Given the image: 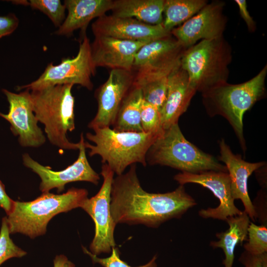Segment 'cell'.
Returning a JSON list of instances; mask_svg holds the SVG:
<instances>
[{
  "label": "cell",
  "instance_id": "6da1fadb",
  "mask_svg": "<svg viewBox=\"0 0 267 267\" xmlns=\"http://www.w3.org/2000/svg\"><path fill=\"white\" fill-rule=\"evenodd\" d=\"M196 205L183 185L164 193L146 192L140 184L135 164L112 181L110 212L116 224L156 228L168 220L180 218Z\"/></svg>",
  "mask_w": 267,
  "mask_h": 267
},
{
  "label": "cell",
  "instance_id": "7a4b0ae2",
  "mask_svg": "<svg viewBox=\"0 0 267 267\" xmlns=\"http://www.w3.org/2000/svg\"><path fill=\"white\" fill-rule=\"evenodd\" d=\"M266 65L255 77L239 84L227 82L202 93V102L211 117L220 115L230 124L244 152L246 150L243 135V116L265 95Z\"/></svg>",
  "mask_w": 267,
  "mask_h": 267
},
{
  "label": "cell",
  "instance_id": "3957f363",
  "mask_svg": "<svg viewBox=\"0 0 267 267\" xmlns=\"http://www.w3.org/2000/svg\"><path fill=\"white\" fill-rule=\"evenodd\" d=\"M88 192L72 187L66 192L55 194L45 192L33 201H14L6 217L10 234L21 233L31 238L46 233L48 222L55 216L81 207Z\"/></svg>",
  "mask_w": 267,
  "mask_h": 267
},
{
  "label": "cell",
  "instance_id": "277c9868",
  "mask_svg": "<svg viewBox=\"0 0 267 267\" xmlns=\"http://www.w3.org/2000/svg\"><path fill=\"white\" fill-rule=\"evenodd\" d=\"M93 134L88 133L85 147L91 157L98 155L103 164H107L117 176L124 173L129 166L135 163L146 166L147 152L159 136L144 132H122L110 127L95 128Z\"/></svg>",
  "mask_w": 267,
  "mask_h": 267
},
{
  "label": "cell",
  "instance_id": "5b68a950",
  "mask_svg": "<svg viewBox=\"0 0 267 267\" xmlns=\"http://www.w3.org/2000/svg\"><path fill=\"white\" fill-rule=\"evenodd\" d=\"M73 86L57 85L30 91L37 120L44 125L49 142L61 149L77 150L80 146V141L72 142L67 136L75 129Z\"/></svg>",
  "mask_w": 267,
  "mask_h": 267
},
{
  "label": "cell",
  "instance_id": "8992f818",
  "mask_svg": "<svg viewBox=\"0 0 267 267\" xmlns=\"http://www.w3.org/2000/svg\"><path fill=\"white\" fill-rule=\"evenodd\" d=\"M231 49L223 36L201 40L186 48L180 66L187 73L191 86L201 93L227 82Z\"/></svg>",
  "mask_w": 267,
  "mask_h": 267
},
{
  "label": "cell",
  "instance_id": "52a82bcc",
  "mask_svg": "<svg viewBox=\"0 0 267 267\" xmlns=\"http://www.w3.org/2000/svg\"><path fill=\"white\" fill-rule=\"evenodd\" d=\"M146 160L150 165L168 166L182 172H227L225 166L213 156L187 140L178 123L165 130L156 138L147 152Z\"/></svg>",
  "mask_w": 267,
  "mask_h": 267
},
{
  "label": "cell",
  "instance_id": "ba28073f",
  "mask_svg": "<svg viewBox=\"0 0 267 267\" xmlns=\"http://www.w3.org/2000/svg\"><path fill=\"white\" fill-rule=\"evenodd\" d=\"M185 49L172 35L142 46L134 57V84L140 86L151 81L168 77L180 66Z\"/></svg>",
  "mask_w": 267,
  "mask_h": 267
},
{
  "label": "cell",
  "instance_id": "9c48e42d",
  "mask_svg": "<svg viewBox=\"0 0 267 267\" xmlns=\"http://www.w3.org/2000/svg\"><path fill=\"white\" fill-rule=\"evenodd\" d=\"M95 69L89 40L85 35L75 57L63 58L58 65L49 63L37 80L26 85L18 86L17 89L31 91L57 85L78 84L91 90L93 85L91 78L95 75Z\"/></svg>",
  "mask_w": 267,
  "mask_h": 267
},
{
  "label": "cell",
  "instance_id": "30bf717a",
  "mask_svg": "<svg viewBox=\"0 0 267 267\" xmlns=\"http://www.w3.org/2000/svg\"><path fill=\"white\" fill-rule=\"evenodd\" d=\"M103 178L99 191L90 198H87L81 208L92 219L95 234L90 244V252L96 256L111 252L115 247L114 230L117 224L110 212L111 193L114 173L107 164H103L100 172Z\"/></svg>",
  "mask_w": 267,
  "mask_h": 267
},
{
  "label": "cell",
  "instance_id": "8fae6325",
  "mask_svg": "<svg viewBox=\"0 0 267 267\" xmlns=\"http://www.w3.org/2000/svg\"><path fill=\"white\" fill-rule=\"evenodd\" d=\"M79 154L77 159L66 169L59 171L51 170L33 159L28 153L22 156L23 164L37 174L41 179L40 190L43 192H49L56 188L58 193L63 191L68 183L75 181H88L97 185L100 179L99 175L89 164L86 154L83 134L80 137Z\"/></svg>",
  "mask_w": 267,
  "mask_h": 267
},
{
  "label": "cell",
  "instance_id": "7c38bea8",
  "mask_svg": "<svg viewBox=\"0 0 267 267\" xmlns=\"http://www.w3.org/2000/svg\"><path fill=\"white\" fill-rule=\"evenodd\" d=\"M9 103L7 114L0 112V116L10 124L13 134L18 136V141L23 147H38L45 142V137L38 126L33 110L30 90L16 93L3 89Z\"/></svg>",
  "mask_w": 267,
  "mask_h": 267
},
{
  "label": "cell",
  "instance_id": "4fadbf2b",
  "mask_svg": "<svg viewBox=\"0 0 267 267\" xmlns=\"http://www.w3.org/2000/svg\"><path fill=\"white\" fill-rule=\"evenodd\" d=\"M225 3L216 0L205 5L197 14L171 32L185 49L199 40L223 36L226 18L223 13Z\"/></svg>",
  "mask_w": 267,
  "mask_h": 267
},
{
  "label": "cell",
  "instance_id": "5bb4252c",
  "mask_svg": "<svg viewBox=\"0 0 267 267\" xmlns=\"http://www.w3.org/2000/svg\"><path fill=\"white\" fill-rule=\"evenodd\" d=\"M180 185L193 183L211 190L220 204L216 208L201 209L199 215L204 219L212 218L225 221L229 217L241 214L242 211L236 207L230 190V178L227 172L208 171L198 174L179 173L174 178Z\"/></svg>",
  "mask_w": 267,
  "mask_h": 267
},
{
  "label": "cell",
  "instance_id": "9a60e30c",
  "mask_svg": "<svg viewBox=\"0 0 267 267\" xmlns=\"http://www.w3.org/2000/svg\"><path fill=\"white\" fill-rule=\"evenodd\" d=\"M132 71L112 69L107 81L96 91V114L88 125L94 129L110 127L114 123L123 101L133 86Z\"/></svg>",
  "mask_w": 267,
  "mask_h": 267
},
{
  "label": "cell",
  "instance_id": "2e32d148",
  "mask_svg": "<svg viewBox=\"0 0 267 267\" xmlns=\"http://www.w3.org/2000/svg\"><path fill=\"white\" fill-rule=\"evenodd\" d=\"M95 36H106L128 41H152L171 35L162 24L150 25L135 18L106 14L98 18L91 25Z\"/></svg>",
  "mask_w": 267,
  "mask_h": 267
},
{
  "label": "cell",
  "instance_id": "e0dca14e",
  "mask_svg": "<svg viewBox=\"0 0 267 267\" xmlns=\"http://www.w3.org/2000/svg\"><path fill=\"white\" fill-rule=\"evenodd\" d=\"M219 159L223 163L227 169L232 197L234 200L240 199L242 201L244 211L250 219L255 222L258 216L248 194L247 182L252 174L265 166L266 163L265 161L250 163L243 160L240 155L232 152L223 139L219 141Z\"/></svg>",
  "mask_w": 267,
  "mask_h": 267
},
{
  "label": "cell",
  "instance_id": "ac0fdd59",
  "mask_svg": "<svg viewBox=\"0 0 267 267\" xmlns=\"http://www.w3.org/2000/svg\"><path fill=\"white\" fill-rule=\"evenodd\" d=\"M150 42L95 36L90 44L93 64L95 68L107 67L112 69L132 71L136 53L142 46Z\"/></svg>",
  "mask_w": 267,
  "mask_h": 267
},
{
  "label": "cell",
  "instance_id": "d6986e66",
  "mask_svg": "<svg viewBox=\"0 0 267 267\" xmlns=\"http://www.w3.org/2000/svg\"><path fill=\"white\" fill-rule=\"evenodd\" d=\"M196 92L189 83L187 73L180 66L169 75L166 99L160 111L164 130L178 123Z\"/></svg>",
  "mask_w": 267,
  "mask_h": 267
},
{
  "label": "cell",
  "instance_id": "ffe728a7",
  "mask_svg": "<svg viewBox=\"0 0 267 267\" xmlns=\"http://www.w3.org/2000/svg\"><path fill=\"white\" fill-rule=\"evenodd\" d=\"M112 0H65L64 5L68 14L62 25L55 32L60 36H69L76 30L81 29L83 37L91 20L99 18L111 10Z\"/></svg>",
  "mask_w": 267,
  "mask_h": 267
},
{
  "label": "cell",
  "instance_id": "44dd1931",
  "mask_svg": "<svg viewBox=\"0 0 267 267\" xmlns=\"http://www.w3.org/2000/svg\"><path fill=\"white\" fill-rule=\"evenodd\" d=\"M225 221L228 228L225 231L217 233L216 235L219 240L211 241L210 245L213 248H222L224 254L222 262L224 267H232L235 248L247 241L250 221L247 214L242 211L239 215L228 217Z\"/></svg>",
  "mask_w": 267,
  "mask_h": 267
},
{
  "label": "cell",
  "instance_id": "7402d4cb",
  "mask_svg": "<svg viewBox=\"0 0 267 267\" xmlns=\"http://www.w3.org/2000/svg\"><path fill=\"white\" fill-rule=\"evenodd\" d=\"M165 0H113L112 15L135 18L150 25L162 24Z\"/></svg>",
  "mask_w": 267,
  "mask_h": 267
},
{
  "label": "cell",
  "instance_id": "603a6c76",
  "mask_svg": "<svg viewBox=\"0 0 267 267\" xmlns=\"http://www.w3.org/2000/svg\"><path fill=\"white\" fill-rule=\"evenodd\" d=\"M142 101L140 88L133 84L122 102L112 129L122 132H143L140 120Z\"/></svg>",
  "mask_w": 267,
  "mask_h": 267
},
{
  "label": "cell",
  "instance_id": "cb8c5ba5",
  "mask_svg": "<svg viewBox=\"0 0 267 267\" xmlns=\"http://www.w3.org/2000/svg\"><path fill=\"white\" fill-rule=\"evenodd\" d=\"M208 2L205 0H165L163 26L171 32L176 26L197 14Z\"/></svg>",
  "mask_w": 267,
  "mask_h": 267
},
{
  "label": "cell",
  "instance_id": "d4e9b609",
  "mask_svg": "<svg viewBox=\"0 0 267 267\" xmlns=\"http://www.w3.org/2000/svg\"><path fill=\"white\" fill-rule=\"evenodd\" d=\"M138 87L141 90L143 99L160 111L166 99L168 77L151 81Z\"/></svg>",
  "mask_w": 267,
  "mask_h": 267
},
{
  "label": "cell",
  "instance_id": "484cf974",
  "mask_svg": "<svg viewBox=\"0 0 267 267\" xmlns=\"http://www.w3.org/2000/svg\"><path fill=\"white\" fill-rule=\"evenodd\" d=\"M247 241L243 245L245 251L253 255L267 253V224L258 225L250 222Z\"/></svg>",
  "mask_w": 267,
  "mask_h": 267
},
{
  "label": "cell",
  "instance_id": "4316f807",
  "mask_svg": "<svg viewBox=\"0 0 267 267\" xmlns=\"http://www.w3.org/2000/svg\"><path fill=\"white\" fill-rule=\"evenodd\" d=\"M141 125L143 132L160 136L164 130L160 111L143 99L140 111Z\"/></svg>",
  "mask_w": 267,
  "mask_h": 267
},
{
  "label": "cell",
  "instance_id": "83f0119b",
  "mask_svg": "<svg viewBox=\"0 0 267 267\" xmlns=\"http://www.w3.org/2000/svg\"><path fill=\"white\" fill-rule=\"evenodd\" d=\"M28 4L46 15L56 27L59 28L65 20L66 7L59 0H30Z\"/></svg>",
  "mask_w": 267,
  "mask_h": 267
},
{
  "label": "cell",
  "instance_id": "f1b7e54d",
  "mask_svg": "<svg viewBox=\"0 0 267 267\" xmlns=\"http://www.w3.org/2000/svg\"><path fill=\"white\" fill-rule=\"evenodd\" d=\"M10 233L6 217L1 221L0 230V266L12 258H21L27 252L18 247L10 237Z\"/></svg>",
  "mask_w": 267,
  "mask_h": 267
},
{
  "label": "cell",
  "instance_id": "f546056e",
  "mask_svg": "<svg viewBox=\"0 0 267 267\" xmlns=\"http://www.w3.org/2000/svg\"><path fill=\"white\" fill-rule=\"evenodd\" d=\"M82 249L84 253L89 256L93 264H99L103 267H133L120 259L119 250L115 247L112 248L111 255L106 258L97 257V256L92 254L84 246H82ZM156 256H154L145 265L136 267H157L156 262Z\"/></svg>",
  "mask_w": 267,
  "mask_h": 267
},
{
  "label": "cell",
  "instance_id": "4dcf8cb0",
  "mask_svg": "<svg viewBox=\"0 0 267 267\" xmlns=\"http://www.w3.org/2000/svg\"><path fill=\"white\" fill-rule=\"evenodd\" d=\"M239 261L245 267H267V253L253 255L244 251Z\"/></svg>",
  "mask_w": 267,
  "mask_h": 267
},
{
  "label": "cell",
  "instance_id": "1f68e13d",
  "mask_svg": "<svg viewBox=\"0 0 267 267\" xmlns=\"http://www.w3.org/2000/svg\"><path fill=\"white\" fill-rule=\"evenodd\" d=\"M18 18L14 14L0 16V39L11 34L18 27Z\"/></svg>",
  "mask_w": 267,
  "mask_h": 267
},
{
  "label": "cell",
  "instance_id": "d6a6232c",
  "mask_svg": "<svg viewBox=\"0 0 267 267\" xmlns=\"http://www.w3.org/2000/svg\"><path fill=\"white\" fill-rule=\"evenodd\" d=\"M234 1L238 6L240 14L245 22L249 31H254L256 29L255 22L248 11L246 1L245 0H235Z\"/></svg>",
  "mask_w": 267,
  "mask_h": 267
},
{
  "label": "cell",
  "instance_id": "836d02e7",
  "mask_svg": "<svg viewBox=\"0 0 267 267\" xmlns=\"http://www.w3.org/2000/svg\"><path fill=\"white\" fill-rule=\"evenodd\" d=\"M14 201L7 194L4 184L0 180V207L9 214L12 208Z\"/></svg>",
  "mask_w": 267,
  "mask_h": 267
},
{
  "label": "cell",
  "instance_id": "e575fe53",
  "mask_svg": "<svg viewBox=\"0 0 267 267\" xmlns=\"http://www.w3.org/2000/svg\"><path fill=\"white\" fill-rule=\"evenodd\" d=\"M53 267H75V264L64 255H57L53 260Z\"/></svg>",
  "mask_w": 267,
  "mask_h": 267
}]
</instances>
